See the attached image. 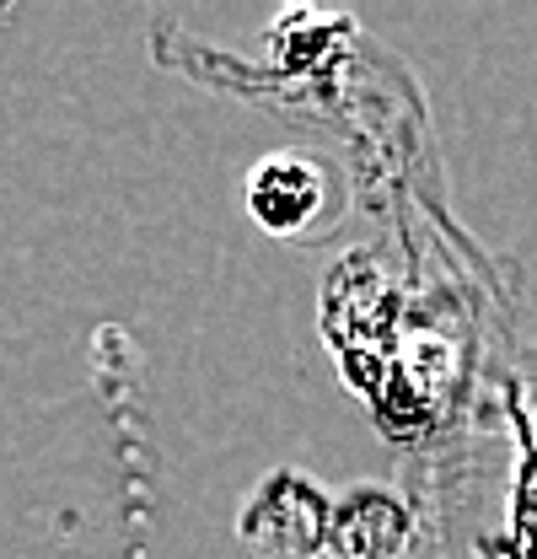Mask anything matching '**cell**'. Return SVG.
I'll use <instances>...</instances> for the list:
<instances>
[{"label": "cell", "mask_w": 537, "mask_h": 559, "mask_svg": "<svg viewBox=\"0 0 537 559\" xmlns=\"http://www.w3.org/2000/svg\"><path fill=\"white\" fill-rule=\"evenodd\" d=\"M248 200L268 231H301L323 210V167L307 156H268L253 173Z\"/></svg>", "instance_id": "1"}]
</instances>
